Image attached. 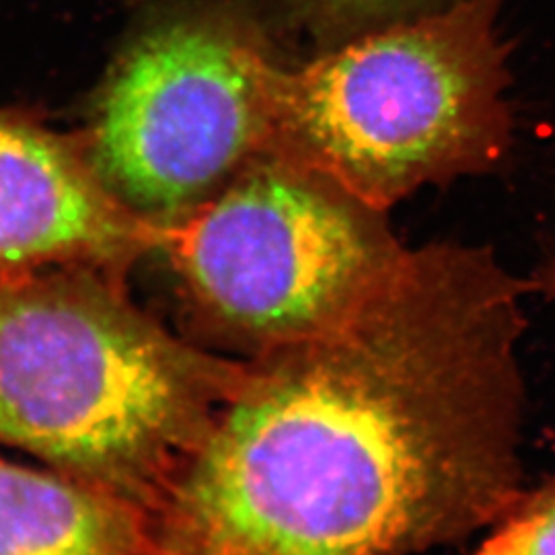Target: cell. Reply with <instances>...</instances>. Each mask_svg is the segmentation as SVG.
Here are the masks:
<instances>
[{"mask_svg":"<svg viewBox=\"0 0 555 555\" xmlns=\"http://www.w3.org/2000/svg\"><path fill=\"white\" fill-rule=\"evenodd\" d=\"M488 247H410L360 313L249 358L149 513L151 555H416L525 496L522 300Z\"/></svg>","mask_w":555,"mask_h":555,"instance_id":"obj_1","label":"cell"},{"mask_svg":"<svg viewBox=\"0 0 555 555\" xmlns=\"http://www.w3.org/2000/svg\"><path fill=\"white\" fill-rule=\"evenodd\" d=\"M245 366L169 332L126 278L0 276V442L146 515Z\"/></svg>","mask_w":555,"mask_h":555,"instance_id":"obj_2","label":"cell"},{"mask_svg":"<svg viewBox=\"0 0 555 555\" xmlns=\"http://www.w3.org/2000/svg\"><path fill=\"white\" fill-rule=\"evenodd\" d=\"M504 0H459L272 75L266 155L389 212L422 185L494 171L513 144Z\"/></svg>","mask_w":555,"mask_h":555,"instance_id":"obj_3","label":"cell"},{"mask_svg":"<svg viewBox=\"0 0 555 555\" xmlns=\"http://www.w3.org/2000/svg\"><path fill=\"white\" fill-rule=\"evenodd\" d=\"M160 251L204 346L249 360L354 318L389 286L410 247L387 212L261 155L167 224Z\"/></svg>","mask_w":555,"mask_h":555,"instance_id":"obj_4","label":"cell"},{"mask_svg":"<svg viewBox=\"0 0 555 555\" xmlns=\"http://www.w3.org/2000/svg\"><path fill=\"white\" fill-rule=\"evenodd\" d=\"M274 68L237 21H160L114 64L80 149L126 208L173 224L268 153Z\"/></svg>","mask_w":555,"mask_h":555,"instance_id":"obj_5","label":"cell"},{"mask_svg":"<svg viewBox=\"0 0 555 555\" xmlns=\"http://www.w3.org/2000/svg\"><path fill=\"white\" fill-rule=\"evenodd\" d=\"M163 237L165 227L101 183L79 139L0 109V276L87 268L126 278Z\"/></svg>","mask_w":555,"mask_h":555,"instance_id":"obj_6","label":"cell"},{"mask_svg":"<svg viewBox=\"0 0 555 555\" xmlns=\"http://www.w3.org/2000/svg\"><path fill=\"white\" fill-rule=\"evenodd\" d=\"M0 555H151L149 515L77 477L0 459Z\"/></svg>","mask_w":555,"mask_h":555,"instance_id":"obj_7","label":"cell"},{"mask_svg":"<svg viewBox=\"0 0 555 555\" xmlns=\"http://www.w3.org/2000/svg\"><path fill=\"white\" fill-rule=\"evenodd\" d=\"M474 555H555V476L527 490Z\"/></svg>","mask_w":555,"mask_h":555,"instance_id":"obj_8","label":"cell"},{"mask_svg":"<svg viewBox=\"0 0 555 555\" xmlns=\"http://www.w3.org/2000/svg\"><path fill=\"white\" fill-rule=\"evenodd\" d=\"M311 17L341 40L442 11L459 0H302Z\"/></svg>","mask_w":555,"mask_h":555,"instance_id":"obj_9","label":"cell"},{"mask_svg":"<svg viewBox=\"0 0 555 555\" xmlns=\"http://www.w3.org/2000/svg\"><path fill=\"white\" fill-rule=\"evenodd\" d=\"M531 284H533V291L543 293L545 297L555 302V258L545 261L537 270L535 276L531 278Z\"/></svg>","mask_w":555,"mask_h":555,"instance_id":"obj_10","label":"cell"}]
</instances>
